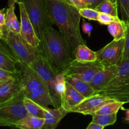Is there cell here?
<instances>
[{
  "mask_svg": "<svg viewBox=\"0 0 129 129\" xmlns=\"http://www.w3.org/2000/svg\"><path fill=\"white\" fill-rule=\"evenodd\" d=\"M49 15L59 28L71 55L74 59L76 49L81 44H86L81 34L80 20L81 16L79 9L66 0H46Z\"/></svg>",
  "mask_w": 129,
  "mask_h": 129,
  "instance_id": "6da1fadb",
  "label": "cell"
},
{
  "mask_svg": "<svg viewBox=\"0 0 129 129\" xmlns=\"http://www.w3.org/2000/svg\"><path fill=\"white\" fill-rule=\"evenodd\" d=\"M37 49L59 71L62 72L74 59L62 35L53 27L45 30Z\"/></svg>",
  "mask_w": 129,
  "mask_h": 129,
  "instance_id": "7a4b0ae2",
  "label": "cell"
},
{
  "mask_svg": "<svg viewBox=\"0 0 129 129\" xmlns=\"http://www.w3.org/2000/svg\"><path fill=\"white\" fill-rule=\"evenodd\" d=\"M21 90L25 96L45 108L54 107L49 87L42 77L29 66H21Z\"/></svg>",
  "mask_w": 129,
  "mask_h": 129,
  "instance_id": "3957f363",
  "label": "cell"
},
{
  "mask_svg": "<svg viewBox=\"0 0 129 129\" xmlns=\"http://www.w3.org/2000/svg\"><path fill=\"white\" fill-rule=\"evenodd\" d=\"M99 93L117 101L129 103V59H123L118 64L112 79Z\"/></svg>",
  "mask_w": 129,
  "mask_h": 129,
  "instance_id": "277c9868",
  "label": "cell"
},
{
  "mask_svg": "<svg viewBox=\"0 0 129 129\" xmlns=\"http://www.w3.org/2000/svg\"><path fill=\"white\" fill-rule=\"evenodd\" d=\"M20 2L23 4L35 33L41 40L45 30L54 25L49 15L46 0H21Z\"/></svg>",
  "mask_w": 129,
  "mask_h": 129,
  "instance_id": "5b68a950",
  "label": "cell"
},
{
  "mask_svg": "<svg viewBox=\"0 0 129 129\" xmlns=\"http://www.w3.org/2000/svg\"><path fill=\"white\" fill-rule=\"evenodd\" d=\"M3 40L21 66H29L37 57L39 50L27 42L20 34L6 30Z\"/></svg>",
  "mask_w": 129,
  "mask_h": 129,
  "instance_id": "8992f818",
  "label": "cell"
},
{
  "mask_svg": "<svg viewBox=\"0 0 129 129\" xmlns=\"http://www.w3.org/2000/svg\"><path fill=\"white\" fill-rule=\"evenodd\" d=\"M34 69L43 79L49 87L54 108L60 107V98L55 90L56 76L59 73L48 60V59L39 51L37 57L30 66Z\"/></svg>",
  "mask_w": 129,
  "mask_h": 129,
  "instance_id": "52a82bcc",
  "label": "cell"
},
{
  "mask_svg": "<svg viewBox=\"0 0 129 129\" xmlns=\"http://www.w3.org/2000/svg\"><path fill=\"white\" fill-rule=\"evenodd\" d=\"M25 96L22 90L8 100L0 103V119L8 122L11 127L28 114L24 105Z\"/></svg>",
  "mask_w": 129,
  "mask_h": 129,
  "instance_id": "ba28073f",
  "label": "cell"
},
{
  "mask_svg": "<svg viewBox=\"0 0 129 129\" xmlns=\"http://www.w3.org/2000/svg\"><path fill=\"white\" fill-rule=\"evenodd\" d=\"M105 66L98 60L93 62H80L73 59L62 71L65 76H71L90 83L95 74Z\"/></svg>",
  "mask_w": 129,
  "mask_h": 129,
  "instance_id": "9c48e42d",
  "label": "cell"
},
{
  "mask_svg": "<svg viewBox=\"0 0 129 129\" xmlns=\"http://www.w3.org/2000/svg\"><path fill=\"white\" fill-rule=\"evenodd\" d=\"M125 39H113L112 42L96 51L97 60L106 66L118 65L123 60Z\"/></svg>",
  "mask_w": 129,
  "mask_h": 129,
  "instance_id": "30bf717a",
  "label": "cell"
},
{
  "mask_svg": "<svg viewBox=\"0 0 129 129\" xmlns=\"http://www.w3.org/2000/svg\"><path fill=\"white\" fill-rule=\"evenodd\" d=\"M113 101H115V100L104 94L98 93L84 98L79 104L72 110L71 113L73 112L80 113L83 115H92L104 105Z\"/></svg>",
  "mask_w": 129,
  "mask_h": 129,
  "instance_id": "8fae6325",
  "label": "cell"
},
{
  "mask_svg": "<svg viewBox=\"0 0 129 129\" xmlns=\"http://www.w3.org/2000/svg\"><path fill=\"white\" fill-rule=\"evenodd\" d=\"M18 5L20 9L21 23V30L20 34L28 44L37 49L40 44V40L35 33L34 25L26 13L23 3L19 2Z\"/></svg>",
  "mask_w": 129,
  "mask_h": 129,
  "instance_id": "7c38bea8",
  "label": "cell"
},
{
  "mask_svg": "<svg viewBox=\"0 0 129 129\" xmlns=\"http://www.w3.org/2000/svg\"><path fill=\"white\" fill-rule=\"evenodd\" d=\"M21 91V77L20 73L14 78L0 84V103L8 100Z\"/></svg>",
  "mask_w": 129,
  "mask_h": 129,
  "instance_id": "4fadbf2b",
  "label": "cell"
},
{
  "mask_svg": "<svg viewBox=\"0 0 129 129\" xmlns=\"http://www.w3.org/2000/svg\"><path fill=\"white\" fill-rule=\"evenodd\" d=\"M86 97L67 82L66 89L61 97L60 107L71 113L72 110L81 103Z\"/></svg>",
  "mask_w": 129,
  "mask_h": 129,
  "instance_id": "5bb4252c",
  "label": "cell"
},
{
  "mask_svg": "<svg viewBox=\"0 0 129 129\" xmlns=\"http://www.w3.org/2000/svg\"><path fill=\"white\" fill-rule=\"evenodd\" d=\"M18 60L10 49H7L0 42V68L7 70L15 74L20 72Z\"/></svg>",
  "mask_w": 129,
  "mask_h": 129,
  "instance_id": "9a60e30c",
  "label": "cell"
},
{
  "mask_svg": "<svg viewBox=\"0 0 129 129\" xmlns=\"http://www.w3.org/2000/svg\"><path fill=\"white\" fill-rule=\"evenodd\" d=\"M117 67L118 65L105 67L103 69L98 71L93 77V79L89 83L90 85L99 93V91L105 86L112 79L115 74Z\"/></svg>",
  "mask_w": 129,
  "mask_h": 129,
  "instance_id": "2e32d148",
  "label": "cell"
},
{
  "mask_svg": "<svg viewBox=\"0 0 129 129\" xmlns=\"http://www.w3.org/2000/svg\"><path fill=\"white\" fill-rule=\"evenodd\" d=\"M69 113L68 111L66 110L62 107L58 108L54 107V108H46L44 118L45 125L43 129L56 128L62 120Z\"/></svg>",
  "mask_w": 129,
  "mask_h": 129,
  "instance_id": "e0dca14e",
  "label": "cell"
},
{
  "mask_svg": "<svg viewBox=\"0 0 129 129\" xmlns=\"http://www.w3.org/2000/svg\"><path fill=\"white\" fill-rule=\"evenodd\" d=\"M65 76L66 81L71 84L76 89H77L86 98L99 93L98 91L96 90L90 85L89 83L71 76Z\"/></svg>",
  "mask_w": 129,
  "mask_h": 129,
  "instance_id": "ac0fdd59",
  "label": "cell"
},
{
  "mask_svg": "<svg viewBox=\"0 0 129 129\" xmlns=\"http://www.w3.org/2000/svg\"><path fill=\"white\" fill-rule=\"evenodd\" d=\"M16 3L8 1V6L6 10V30L20 34L21 30V23L18 20L15 12Z\"/></svg>",
  "mask_w": 129,
  "mask_h": 129,
  "instance_id": "d6986e66",
  "label": "cell"
},
{
  "mask_svg": "<svg viewBox=\"0 0 129 129\" xmlns=\"http://www.w3.org/2000/svg\"><path fill=\"white\" fill-rule=\"evenodd\" d=\"M44 125V118L27 114L19 120L13 127L21 129H43Z\"/></svg>",
  "mask_w": 129,
  "mask_h": 129,
  "instance_id": "ffe728a7",
  "label": "cell"
},
{
  "mask_svg": "<svg viewBox=\"0 0 129 129\" xmlns=\"http://www.w3.org/2000/svg\"><path fill=\"white\" fill-rule=\"evenodd\" d=\"M108 32L115 40H120L125 38L127 31V23L118 18L107 25Z\"/></svg>",
  "mask_w": 129,
  "mask_h": 129,
  "instance_id": "44dd1931",
  "label": "cell"
},
{
  "mask_svg": "<svg viewBox=\"0 0 129 129\" xmlns=\"http://www.w3.org/2000/svg\"><path fill=\"white\" fill-rule=\"evenodd\" d=\"M74 59L80 62H93L97 60L96 52L91 50L86 44H81L76 49Z\"/></svg>",
  "mask_w": 129,
  "mask_h": 129,
  "instance_id": "7402d4cb",
  "label": "cell"
},
{
  "mask_svg": "<svg viewBox=\"0 0 129 129\" xmlns=\"http://www.w3.org/2000/svg\"><path fill=\"white\" fill-rule=\"evenodd\" d=\"M23 103L28 114L40 118H44L46 108L43 107L39 103L26 96L24 98Z\"/></svg>",
  "mask_w": 129,
  "mask_h": 129,
  "instance_id": "603a6c76",
  "label": "cell"
},
{
  "mask_svg": "<svg viewBox=\"0 0 129 129\" xmlns=\"http://www.w3.org/2000/svg\"><path fill=\"white\" fill-rule=\"evenodd\" d=\"M96 11L118 17V9L116 3L113 0H104L95 8Z\"/></svg>",
  "mask_w": 129,
  "mask_h": 129,
  "instance_id": "cb8c5ba5",
  "label": "cell"
},
{
  "mask_svg": "<svg viewBox=\"0 0 129 129\" xmlns=\"http://www.w3.org/2000/svg\"><path fill=\"white\" fill-rule=\"evenodd\" d=\"M125 103L119 101H113L104 105L102 108H100L94 114L97 115H112L118 113V111Z\"/></svg>",
  "mask_w": 129,
  "mask_h": 129,
  "instance_id": "d4e9b609",
  "label": "cell"
},
{
  "mask_svg": "<svg viewBox=\"0 0 129 129\" xmlns=\"http://www.w3.org/2000/svg\"><path fill=\"white\" fill-rule=\"evenodd\" d=\"M92 122H96L103 127L113 125L117 120V113L112 115H92Z\"/></svg>",
  "mask_w": 129,
  "mask_h": 129,
  "instance_id": "484cf974",
  "label": "cell"
},
{
  "mask_svg": "<svg viewBox=\"0 0 129 129\" xmlns=\"http://www.w3.org/2000/svg\"><path fill=\"white\" fill-rule=\"evenodd\" d=\"M118 9V17L129 23V0H115Z\"/></svg>",
  "mask_w": 129,
  "mask_h": 129,
  "instance_id": "4316f807",
  "label": "cell"
},
{
  "mask_svg": "<svg viewBox=\"0 0 129 129\" xmlns=\"http://www.w3.org/2000/svg\"><path fill=\"white\" fill-rule=\"evenodd\" d=\"M67 81L66 80V76L64 73L62 71L59 72L56 76V81H55V90L57 93L60 98L61 102V97L65 93L66 89Z\"/></svg>",
  "mask_w": 129,
  "mask_h": 129,
  "instance_id": "83f0119b",
  "label": "cell"
},
{
  "mask_svg": "<svg viewBox=\"0 0 129 129\" xmlns=\"http://www.w3.org/2000/svg\"><path fill=\"white\" fill-rule=\"evenodd\" d=\"M79 13L81 17L88 19L93 21H97L98 18L99 12L94 8L86 7L79 10Z\"/></svg>",
  "mask_w": 129,
  "mask_h": 129,
  "instance_id": "f1b7e54d",
  "label": "cell"
},
{
  "mask_svg": "<svg viewBox=\"0 0 129 129\" xmlns=\"http://www.w3.org/2000/svg\"><path fill=\"white\" fill-rule=\"evenodd\" d=\"M118 18L116 16H113L112 15H108L107 13H100L99 12V15H98V18L97 21L100 23L102 25H108L113 21L117 20Z\"/></svg>",
  "mask_w": 129,
  "mask_h": 129,
  "instance_id": "f546056e",
  "label": "cell"
},
{
  "mask_svg": "<svg viewBox=\"0 0 129 129\" xmlns=\"http://www.w3.org/2000/svg\"><path fill=\"white\" fill-rule=\"evenodd\" d=\"M18 74V73L15 74V73H13L11 72L2 69V68H0V84L7 81L11 78H14Z\"/></svg>",
  "mask_w": 129,
  "mask_h": 129,
  "instance_id": "4dcf8cb0",
  "label": "cell"
},
{
  "mask_svg": "<svg viewBox=\"0 0 129 129\" xmlns=\"http://www.w3.org/2000/svg\"><path fill=\"white\" fill-rule=\"evenodd\" d=\"M129 59V23H127V34L125 38L123 59Z\"/></svg>",
  "mask_w": 129,
  "mask_h": 129,
  "instance_id": "1f68e13d",
  "label": "cell"
},
{
  "mask_svg": "<svg viewBox=\"0 0 129 129\" xmlns=\"http://www.w3.org/2000/svg\"><path fill=\"white\" fill-rule=\"evenodd\" d=\"M93 26L89 23L88 22H86V21L83 20V24H82V30L84 31V34L88 35L89 37H90L91 35L92 31H93Z\"/></svg>",
  "mask_w": 129,
  "mask_h": 129,
  "instance_id": "d6a6232c",
  "label": "cell"
},
{
  "mask_svg": "<svg viewBox=\"0 0 129 129\" xmlns=\"http://www.w3.org/2000/svg\"><path fill=\"white\" fill-rule=\"evenodd\" d=\"M66 1H68L71 5L76 7L79 10L81 8L86 7L84 2V0H66Z\"/></svg>",
  "mask_w": 129,
  "mask_h": 129,
  "instance_id": "836d02e7",
  "label": "cell"
},
{
  "mask_svg": "<svg viewBox=\"0 0 129 129\" xmlns=\"http://www.w3.org/2000/svg\"><path fill=\"white\" fill-rule=\"evenodd\" d=\"M103 1L104 0H84V2L86 7L94 9Z\"/></svg>",
  "mask_w": 129,
  "mask_h": 129,
  "instance_id": "e575fe53",
  "label": "cell"
},
{
  "mask_svg": "<svg viewBox=\"0 0 129 129\" xmlns=\"http://www.w3.org/2000/svg\"><path fill=\"white\" fill-rule=\"evenodd\" d=\"M6 8L0 10V23L5 26L6 23Z\"/></svg>",
  "mask_w": 129,
  "mask_h": 129,
  "instance_id": "d590c367",
  "label": "cell"
},
{
  "mask_svg": "<svg viewBox=\"0 0 129 129\" xmlns=\"http://www.w3.org/2000/svg\"><path fill=\"white\" fill-rule=\"evenodd\" d=\"M87 129H103L104 127L103 126L100 125L98 123H96V122H91L90 123L88 124V127H86Z\"/></svg>",
  "mask_w": 129,
  "mask_h": 129,
  "instance_id": "8d00e7d4",
  "label": "cell"
},
{
  "mask_svg": "<svg viewBox=\"0 0 129 129\" xmlns=\"http://www.w3.org/2000/svg\"><path fill=\"white\" fill-rule=\"evenodd\" d=\"M121 110L124 111L125 113V117L123 118V122L129 124V108H123V107H122Z\"/></svg>",
  "mask_w": 129,
  "mask_h": 129,
  "instance_id": "74e56055",
  "label": "cell"
},
{
  "mask_svg": "<svg viewBox=\"0 0 129 129\" xmlns=\"http://www.w3.org/2000/svg\"><path fill=\"white\" fill-rule=\"evenodd\" d=\"M5 34V26L0 23V40H3Z\"/></svg>",
  "mask_w": 129,
  "mask_h": 129,
  "instance_id": "f35d334b",
  "label": "cell"
},
{
  "mask_svg": "<svg viewBox=\"0 0 129 129\" xmlns=\"http://www.w3.org/2000/svg\"><path fill=\"white\" fill-rule=\"evenodd\" d=\"M0 126H7V127H11V125H10L8 122L0 119Z\"/></svg>",
  "mask_w": 129,
  "mask_h": 129,
  "instance_id": "ab89813d",
  "label": "cell"
},
{
  "mask_svg": "<svg viewBox=\"0 0 129 129\" xmlns=\"http://www.w3.org/2000/svg\"><path fill=\"white\" fill-rule=\"evenodd\" d=\"M8 1H12V2H15L16 3H18L19 2L21 1V0H8Z\"/></svg>",
  "mask_w": 129,
  "mask_h": 129,
  "instance_id": "60d3db41",
  "label": "cell"
},
{
  "mask_svg": "<svg viewBox=\"0 0 129 129\" xmlns=\"http://www.w3.org/2000/svg\"><path fill=\"white\" fill-rule=\"evenodd\" d=\"M113 1H115V0H113Z\"/></svg>",
  "mask_w": 129,
  "mask_h": 129,
  "instance_id": "b9f144b4",
  "label": "cell"
}]
</instances>
